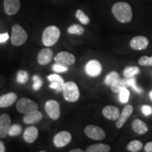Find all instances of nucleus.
Segmentation results:
<instances>
[{
    "label": "nucleus",
    "instance_id": "nucleus-1",
    "mask_svg": "<svg viewBox=\"0 0 152 152\" xmlns=\"http://www.w3.org/2000/svg\"><path fill=\"white\" fill-rule=\"evenodd\" d=\"M112 13L113 16L121 23H129L132 19V10L131 6L124 1H119L112 7Z\"/></svg>",
    "mask_w": 152,
    "mask_h": 152
},
{
    "label": "nucleus",
    "instance_id": "nucleus-2",
    "mask_svg": "<svg viewBox=\"0 0 152 152\" xmlns=\"http://www.w3.org/2000/svg\"><path fill=\"white\" fill-rule=\"evenodd\" d=\"M61 35L60 30L55 26L45 28L42 33V42L46 47H52L58 40Z\"/></svg>",
    "mask_w": 152,
    "mask_h": 152
},
{
    "label": "nucleus",
    "instance_id": "nucleus-3",
    "mask_svg": "<svg viewBox=\"0 0 152 152\" xmlns=\"http://www.w3.org/2000/svg\"><path fill=\"white\" fill-rule=\"evenodd\" d=\"M63 94L66 101L69 102H75L80 97L78 87L74 82L69 81L64 84Z\"/></svg>",
    "mask_w": 152,
    "mask_h": 152
},
{
    "label": "nucleus",
    "instance_id": "nucleus-4",
    "mask_svg": "<svg viewBox=\"0 0 152 152\" xmlns=\"http://www.w3.org/2000/svg\"><path fill=\"white\" fill-rule=\"evenodd\" d=\"M28 34L19 25H14L11 30V43L15 46H20L27 41Z\"/></svg>",
    "mask_w": 152,
    "mask_h": 152
},
{
    "label": "nucleus",
    "instance_id": "nucleus-5",
    "mask_svg": "<svg viewBox=\"0 0 152 152\" xmlns=\"http://www.w3.org/2000/svg\"><path fill=\"white\" fill-rule=\"evenodd\" d=\"M17 110L21 113H30L37 111L38 105L34 101L28 98H23L17 102Z\"/></svg>",
    "mask_w": 152,
    "mask_h": 152
},
{
    "label": "nucleus",
    "instance_id": "nucleus-6",
    "mask_svg": "<svg viewBox=\"0 0 152 152\" xmlns=\"http://www.w3.org/2000/svg\"><path fill=\"white\" fill-rule=\"evenodd\" d=\"M85 133L89 138L94 140H104L106 137V133L103 129L94 125H87L85 128Z\"/></svg>",
    "mask_w": 152,
    "mask_h": 152
},
{
    "label": "nucleus",
    "instance_id": "nucleus-7",
    "mask_svg": "<svg viewBox=\"0 0 152 152\" xmlns=\"http://www.w3.org/2000/svg\"><path fill=\"white\" fill-rule=\"evenodd\" d=\"M45 110L47 113L52 120L58 119L61 115L59 104L55 100H49L45 104Z\"/></svg>",
    "mask_w": 152,
    "mask_h": 152
},
{
    "label": "nucleus",
    "instance_id": "nucleus-8",
    "mask_svg": "<svg viewBox=\"0 0 152 152\" xmlns=\"http://www.w3.org/2000/svg\"><path fill=\"white\" fill-rule=\"evenodd\" d=\"M72 140L71 133L68 131H61L54 137V144L56 147H64L68 145Z\"/></svg>",
    "mask_w": 152,
    "mask_h": 152
},
{
    "label": "nucleus",
    "instance_id": "nucleus-9",
    "mask_svg": "<svg viewBox=\"0 0 152 152\" xmlns=\"http://www.w3.org/2000/svg\"><path fill=\"white\" fill-rule=\"evenodd\" d=\"M54 61L56 64H61L63 66H71L75 62V58L73 54L67 52L58 53L54 57Z\"/></svg>",
    "mask_w": 152,
    "mask_h": 152
},
{
    "label": "nucleus",
    "instance_id": "nucleus-10",
    "mask_svg": "<svg viewBox=\"0 0 152 152\" xmlns=\"http://www.w3.org/2000/svg\"><path fill=\"white\" fill-rule=\"evenodd\" d=\"M102 71V64L96 60H90L85 66V71L90 77H96Z\"/></svg>",
    "mask_w": 152,
    "mask_h": 152
},
{
    "label": "nucleus",
    "instance_id": "nucleus-11",
    "mask_svg": "<svg viewBox=\"0 0 152 152\" xmlns=\"http://www.w3.org/2000/svg\"><path fill=\"white\" fill-rule=\"evenodd\" d=\"M11 126V121L7 113H3L0 115V137L4 138L9 134Z\"/></svg>",
    "mask_w": 152,
    "mask_h": 152
},
{
    "label": "nucleus",
    "instance_id": "nucleus-12",
    "mask_svg": "<svg viewBox=\"0 0 152 152\" xmlns=\"http://www.w3.org/2000/svg\"><path fill=\"white\" fill-rule=\"evenodd\" d=\"M130 45L135 50H144L149 45V39L144 36H136L131 39Z\"/></svg>",
    "mask_w": 152,
    "mask_h": 152
},
{
    "label": "nucleus",
    "instance_id": "nucleus-13",
    "mask_svg": "<svg viewBox=\"0 0 152 152\" xmlns=\"http://www.w3.org/2000/svg\"><path fill=\"white\" fill-rule=\"evenodd\" d=\"M5 12L9 16L16 14L20 7V0H4Z\"/></svg>",
    "mask_w": 152,
    "mask_h": 152
},
{
    "label": "nucleus",
    "instance_id": "nucleus-14",
    "mask_svg": "<svg viewBox=\"0 0 152 152\" xmlns=\"http://www.w3.org/2000/svg\"><path fill=\"white\" fill-rule=\"evenodd\" d=\"M48 80L51 82V84L49 85L50 88L56 90V92H60L63 91V88L64 86V80L60 75L57 74H52L48 76Z\"/></svg>",
    "mask_w": 152,
    "mask_h": 152
},
{
    "label": "nucleus",
    "instance_id": "nucleus-15",
    "mask_svg": "<svg viewBox=\"0 0 152 152\" xmlns=\"http://www.w3.org/2000/svg\"><path fill=\"white\" fill-rule=\"evenodd\" d=\"M133 112V106L130 104H128L124 107L122 113H121L118 119L117 120L116 122V127L118 128H121L124 125V124L126 123L127 120L129 118L131 114Z\"/></svg>",
    "mask_w": 152,
    "mask_h": 152
},
{
    "label": "nucleus",
    "instance_id": "nucleus-16",
    "mask_svg": "<svg viewBox=\"0 0 152 152\" xmlns=\"http://www.w3.org/2000/svg\"><path fill=\"white\" fill-rule=\"evenodd\" d=\"M53 58V51L49 48L42 49L37 56V62L40 65H47L50 63Z\"/></svg>",
    "mask_w": 152,
    "mask_h": 152
},
{
    "label": "nucleus",
    "instance_id": "nucleus-17",
    "mask_svg": "<svg viewBox=\"0 0 152 152\" xmlns=\"http://www.w3.org/2000/svg\"><path fill=\"white\" fill-rule=\"evenodd\" d=\"M102 113L104 117L111 121H117L121 115L120 110L115 106L111 105L105 106L102 111Z\"/></svg>",
    "mask_w": 152,
    "mask_h": 152
},
{
    "label": "nucleus",
    "instance_id": "nucleus-18",
    "mask_svg": "<svg viewBox=\"0 0 152 152\" xmlns=\"http://www.w3.org/2000/svg\"><path fill=\"white\" fill-rule=\"evenodd\" d=\"M17 95L14 92H9L0 96V108H7L15 103Z\"/></svg>",
    "mask_w": 152,
    "mask_h": 152
},
{
    "label": "nucleus",
    "instance_id": "nucleus-19",
    "mask_svg": "<svg viewBox=\"0 0 152 152\" xmlns=\"http://www.w3.org/2000/svg\"><path fill=\"white\" fill-rule=\"evenodd\" d=\"M43 115L41 112L35 111L32 113L26 114L23 117V121L26 124H33V123H37L42 119Z\"/></svg>",
    "mask_w": 152,
    "mask_h": 152
},
{
    "label": "nucleus",
    "instance_id": "nucleus-20",
    "mask_svg": "<svg viewBox=\"0 0 152 152\" xmlns=\"http://www.w3.org/2000/svg\"><path fill=\"white\" fill-rule=\"evenodd\" d=\"M24 140L28 143H33L38 137V130L35 127H28L24 132Z\"/></svg>",
    "mask_w": 152,
    "mask_h": 152
},
{
    "label": "nucleus",
    "instance_id": "nucleus-21",
    "mask_svg": "<svg viewBox=\"0 0 152 152\" xmlns=\"http://www.w3.org/2000/svg\"><path fill=\"white\" fill-rule=\"evenodd\" d=\"M132 128L134 132L139 134H145L148 132V125L145 123L140 119H135L132 123Z\"/></svg>",
    "mask_w": 152,
    "mask_h": 152
},
{
    "label": "nucleus",
    "instance_id": "nucleus-22",
    "mask_svg": "<svg viewBox=\"0 0 152 152\" xmlns=\"http://www.w3.org/2000/svg\"><path fill=\"white\" fill-rule=\"evenodd\" d=\"M128 79H121L118 78L116 80L114 83L111 85V90L113 92L119 93L122 89L125 88V87H128Z\"/></svg>",
    "mask_w": 152,
    "mask_h": 152
},
{
    "label": "nucleus",
    "instance_id": "nucleus-23",
    "mask_svg": "<svg viewBox=\"0 0 152 152\" xmlns=\"http://www.w3.org/2000/svg\"><path fill=\"white\" fill-rule=\"evenodd\" d=\"M111 151L109 145L105 144H96L87 148V152H109Z\"/></svg>",
    "mask_w": 152,
    "mask_h": 152
},
{
    "label": "nucleus",
    "instance_id": "nucleus-24",
    "mask_svg": "<svg viewBox=\"0 0 152 152\" xmlns=\"http://www.w3.org/2000/svg\"><path fill=\"white\" fill-rule=\"evenodd\" d=\"M140 71V68L137 66H128L125 68L123 71V75L126 78H131L137 75Z\"/></svg>",
    "mask_w": 152,
    "mask_h": 152
},
{
    "label": "nucleus",
    "instance_id": "nucleus-25",
    "mask_svg": "<svg viewBox=\"0 0 152 152\" xmlns=\"http://www.w3.org/2000/svg\"><path fill=\"white\" fill-rule=\"evenodd\" d=\"M143 147V144L140 140H133L127 145V149L129 151L138 152L141 151Z\"/></svg>",
    "mask_w": 152,
    "mask_h": 152
},
{
    "label": "nucleus",
    "instance_id": "nucleus-26",
    "mask_svg": "<svg viewBox=\"0 0 152 152\" xmlns=\"http://www.w3.org/2000/svg\"><path fill=\"white\" fill-rule=\"evenodd\" d=\"M68 33L71 35H82L85 33V28L79 24H73L68 28Z\"/></svg>",
    "mask_w": 152,
    "mask_h": 152
},
{
    "label": "nucleus",
    "instance_id": "nucleus-27",
    "mask_svg": "<svg viewBox=\"0 0 152 152\" xmlns=\"http://www.w3.org/2000/svg\"><path fill=\"white\" fill-rule=\"evenodd\" d=\"M75 17L83 25H88L90 22V18L85 14L84 11L80 10V9H78V10L76 11Z\"/></svg>",
    "mask_w": 152,
    "mask_h": 152
},
{
    "label": "nucleus",
    "instance_id": "nucleus-28",
    "mask_svg": "<svg viewBox=\"0 0 152 152\" xmlns=\"http://www.w3.org/2000/svg\"><path fill=\"white\" fill-rule=\"evenodd\" d=\"M118 78H120L118 73L115 71H112L106 75V78L104 80V83L108 86H111L114 82Z\"/></svg>",
    "mask_w": 152,
    "mask_h": 152
},
{
    "label": "nucleus",
    "instance_id": "nucleus-29",
    "mask_svg": "<svg viewBox=\"0 0 152 152\" xmlns=\"http://www.w3.org/2000/svg\"><path fill=\"white\" fill-rule=\"evenodd\" d=\"M28 78H29V75H28V73L26 71H19L18 73H17V77H16V81L18 82V83H20V84H25L26 83L28 80Z\"/></svg>",
    "mask_w": 152,
    "mask_h": 152
},
{
    "label": "nucleus",
    "instance_id": "nucleus-30",
    "mask_svg": "<svg viewBox=\"0 0 152 152\" xmlns=\"http://www.w3.org/2000/svg\"><path fill=\"white\" fill-rule=\"evenodd\" d=\"M129 97H130V92L127 89V87H125L120 91L119 92V99L120 102L122 103H127L128 102Z\"/></svg>",
    "mask_w": 152,
    "mask_h": 152
},
{
    "label": "nucleus",
    "instance_id": "nucleus-31",
    "mask_svg": "<svg viewBox=\"0 0 152 152\" xmlns=\"http://www.w3.org/2000/svg\"><path fill=\"white\" fill-rule=\"evenodd\" d=\"M22 132V127L18 124L11 125L10 130H9V134L11 137L18 136Z\"/></svg>",
    "mask_w": 152,
    "mask_h": 152
},
{
    "label": "nucleus",
    "instance_id": "nucleus-32",
    "mask_svg": "<svg viewBox=\"0 0 152 152\" xmlns=\"http://www.w3.org/2000/svg\"><path fill=\"white\" fill-rule=\"evenodd\" d=\"M128 79V87L130 86L138 94H141V93L143 92V90L139 87L137 85L136 83V79L135 77H131V78H127Z\"/></svg>",
    "mask_w": 152,
    "mask_h": 152
},
{
    "label": "nucleus",
    "instance_id": "nucleus-33",
    "mask_svg": "<svg viewBox=\"0 0 152 152\" xmlns=\"http://www.w3.org/2000/svg\"><path fill=\"white\" fill-rule=\"evenodd\" d=\"M33 90L35 91L39 90L42 87V84H43L42 80V78L39 75H35L33 76Z\"/></svg>",
    "mask_w": 152,
    "mask_h": 152
},
{
    "label": "nucleus",
    "instance_id": "nucleus-34",
    "mask_svg": "<svg viewBox=\"0 0 152 152\" xmlns=\"http://www.w3.org/2000/svg\"><path fill=\"white\" fill-rule=\"evenodd\" d=\"M140 65L142 66H152V56L149 57L147 56H143L138 61Z\"/></svg>",
    "mask_w": 152,
    "mask_h": 152
},
{
    "label": "nucleus",
    "instance_id": "nucleus-35",
    "mask_svg": "<svg viewBox=\"0 0 152 152\" xmlns=\"http://www.w3.org/2000/svg\"><path fill=\"white\" fill-rule=\"evenodd\" d=\"M53 71L56 72V73H64V72H66L68 71V66H63L61 64H55L54 65L52 66Z\"/></svg>",
    "mask_w": 152,
    "mask_h": 152
},
{
    "label": "nucleus",
    "instance_id": "nucleus-36",
    "mask_svg": "<svg viewBox=\"0 0 152 152\" xmlns=\"http://www.w3.org/2000/svg\"><path fill=\"white\" fill-rule=\"evenodd\" d=\"M142 112L146 116L151 115L152 113V107L149 105H143L141 107Z\"/></svg>",
    "mask_w": 152,
    "mask_h": 152
},
{
    "label": "nucleus",
    "instance_id": "nucleus-37",
    "mask_svg": "<svg viewBox=\"0 0 152 152\" xmlns=\"http://www.w3.org/2000/svg\"><path fill=\"white\" fill-rule=\"evenodd\" d=\"M9 38V34L7 33L0 34V43L5 42L8 40Z\"/></svg>",
    "mask_w": 152,
    "mask_h": 152
},
{
    "label": "nucleus",
    "instance_id": "nucleus-38",
    "mask_svg": "<svg viewBox=\"0 0 152 152\" xmlns=\"http://www.w3.org/2000/svg\"><path fill=\"white\" fill-rule=\"evenodd\" d=\"M144 151L146 152H152V142H147L144 147Z\"/></svg>",
    "mask_w": 152,
    "mask_h": 152
},
{
    "label": "nucleus",
    "instance_id": "nucleus-39",
    "mask_svg": "<svg viewBox=\"0 0 152 152\" xmlns=\"http://www.w3.org/2000/svg\"><path fill=\"white\" fill-rule=\"evenodd\" d=\"M6 151L5 149V145L3 142L0 141V152H4Z\"/></svg>",
    "mask_w": 152,
    "mask_h": 152
},
{
    "label": "nucleus",
    "instance_id": "nucleus-40",
    "mask_svg": "<svg viewBox=\"0 0 152 152\" xmlns=\"http://www.w3.org/2000/svg\"><path fill=\"white\" fill-rule=\"evenodd\" d=\"M83 150L80 149H74L70 150V152H83Z\"/></svg>",
    "mask_w": 152,
    "mask_h": 152
},
{
    "label": "nucleus",
    "instance_id": "nucleus-41",
    "mask_svg": "<svg viewBox=\"0 0 152 152\" xmlns=\"http://www.w3.org/2000/svg\"><path fill=\"white\" fill-rule=\"evenodd\" d=\"M149 96H150V99H151V101H152V91H151L149 93Z\"/></svg>",
    "mask_w": 152,
    "mask_h": 152
}]
</instances>
